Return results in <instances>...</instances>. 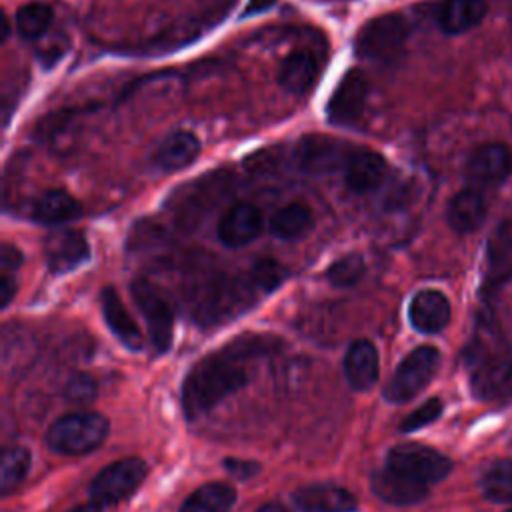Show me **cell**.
<instances>
[{
    "label": "cell",
    "instance_id": "obj_39",
    "mask_svg": "<svg viewBox=\"0 0 512 512\" xmlns=\"http://www.w3.org/2000/svg\"><path fill=\"white\" fill-rule=\"evenodd\" d=\"M70 512H100V504L98 502H88V504L72 508Z\"/></svg>",
    "mask_w": 512,
    "mask_h": 512
},
{
    "label": "cell",
    "instance_id": "obj_5",
    "mask_svg": "<svg viewBox=\"0 0 512 512\" xmlns=\"http://www.w3.org/2000/svg\"><path fill=\"white\" fill-rule=\"evenodd\" d=\"M350 154L352 152H348L346 146L332 136L306 134L296 142L292 150V162L296 170L310 176H320L344 168Z\"/></svg>",
    "mask_w": 512,
    "mask_h": 512
},
{
    "label": "cell",
    "instance_id": "obj_2",
    "mask_svg": "<svg viewBox=\"0 0 512 512\" xmlns=\"http://www.w3.org/2000/svg\"><path fill=\"white\" fill-rule=\"evenodd\" d=\"M108 434V420L96 412H74L58 418L46 432V444L60 454L78 456L96 450Z\"/></svg>",
    "mask_w": 512,
    "mask_h": 512
},
{
    "label": "cell",
    "instance_id": "obj_20",
    "mask_svg": "<svg viewBox=\"0 0 512 512\" xmlns=\"http://www.w3.org/2000/svg\"><path fill=\"white\" fill-rule=\"evenodd\" d=\"M200 154V140L190 130H176L154 152V166L164 172L182 170Z\"/></svg>",
    "mask_w": 512,
    "mask_h": 512
},
{
    "label": "cell",
    "instance_id": "obj_6",
    "mask_svg": "<svg viewBox=\"0 0 512 512\" xmlns=\"http://www.w3.org/2000/svg\"><path fill=\"white\" fill-rule=\"evenodd\" d=\"M388 466L418 482L434 484L450 474L452 460L422 444H400L388 452Z\"/></svg>",
    "mask_w": 512,
    "mask_h": 512
},
{
    "label": "cell",
    "instance_id": "obj_3",
    "mask_svg": "<svg viewBox=\"0 0 512 512\" xmlns=\"http://www.w3.org/2000/svg\"><path fill=\"white\" fill-rule=\"evenodd\" d=\"M408 34L410 22L402 14H380L358 30L354 50L364 60H390L404 48Z\"/></svg>",
    "mask_w": 512,
    "mask_h": 512
},
{
    "label": "cell",
    "instance_id": "obj_40",
    "mask_svg": "<svg viewBox=\"0 0 512 512\" xmlns=\"http://www.w3.org/2000/svg\"><path fill=\"white\" fill-rule=\"evenodd\" d=\"M258 512H288V510L276 502H270V504H264Z\"/></svg>",
    "mask_w": 512,
    "mask_h": 512
},
{
    "label": "cell",
    "instance_id": "obj_22",
    "mask_svg": "<svg viewBox=\"0 0 512 512\" xmlns=\"http://www.w3.org/2000/svg\"><path fill=\"white\" fill-rule=\"evenodd\" d=\"M344 374L354 390H368L378 380V352L372 342L356 340L344 358Z\"/></svg>",
    "mask_w": 512,
    "mask_h": 512
},
{
    "label": "cell",
    "instance_id": "obj_12",
    "mask_svg": "<svg viewBox=\"0 0 512 512\" xmlns=\"http://www.w3.org/2000/svg\"><path fill=\"white\" fill-rule=\"evenodd\" d=\"M510 172L512 152L502 142H486L478 146L466 162L468 180L482 186H496L502 180H506Z\"/></svg>",
    "mask_w": 512,
    "mask_h": 512
},
{
    "label": "cell",
    "instance_id": "obj_29",
    "mask_svg": "<svg viewBox=\"0 0 512 512\" xmlns=\"http://www.w3.org/2000/svg\"><path fill=\"white\" fill-rule=\"evenodd\" d=\"M52 20H54V8L46 2L24 4L14 16L16 30L26 40L40 38L50 28Z\"/></svg>",
    "mask_w": 512,
    "mask_h": 512
},
{
    "label": "cell",
    "instance_id": "obj_24",
    "mask_svg": "<svg viewBox=\"0 0 512 512\" xmlns=\"http://www.w3.org/2000/svg\"><path fill=\"white\" fill-rule=\"evenodd\" d=\"M318 78V62L306 50L290 52L278 70V82L284 90L294 94L308 92Z\"/></svg>",
    "mask_w": 512,
    "mask_h": 512
},
{
    "label": "cell",
    "instance_id": "obj_21",
    "mask_svg": "<svg viewBox=\"0 0 512 512\" xmlns=\"http://www.w3.org/2000/svg\"><path fill=\"white\" fill-rule=\"evenodd\" d=\"M486 0H444L436 10V24L444 34H462L482 22Z\"/></svg>",
    "mask_w": 512,
    "mask_h": 512
},
{
    "label": "cell",
    "instance_id": "obj_37",
    "mask_svg": "<svg viewBox=\"0 0 512 512\" xmlns=\"http://www.w3.org/2000/svg\"><path fill=\"white\" fill-rule=\"evenodd\" d=\"M16 294V284L10 278V274H2L0 278V296H2V306H8L12 296Z\"/></svg>",
    "mask_w": 512,
    "mask_h": 512
},
{
    "label": "cell",
    "instance_id": "obj_16",
    "mask_svg": "<svg viewBox=\"0 0 512 512\" xmlns=\"http://www.w3.org/2000/svg\"><path fill=\"white\" fill-rule=\"evenodd\" d=\"M410 324L422 334H436L450 322V302L440 290H420L408 306Z\"/></svg>",
    "mask_w": 512,
    "mask_h": 512
},
{
    "label": "cell",
    "instance_id": "obj_19",
    "mask_svg": "<svg viewBox=\"0 0 512 512\" xmlns=\"http://www.w3.org/2000/svg\"><path fill=\"white\" fill-rule=\"evenodd\" d=\"M100 310L102 316L108 324V328L116 334V338L130 350H140L142 348V332L134 318L128 314L124 302L120 300L118 292L112 286H106L100 292Z\"/></svg>",
    "mask_w": 512,
    "mask_h": 512
},
{
    "label": "cell",
    "instance_id": "obj_34",
    "mask_svg": "<svg viewBox=\"0 0 512 512\" xmlns=\"http://www.w3.org/2000/svg\"><path fill=\"white\" fill-rule=\"evenodd\" d=\"M66 396H68L72 402L86 404V402H90V400L96 396V382H94L88 374H74V376L68 380Z\"/></svg>",
    "mask_w": 512,
    "mask_h": 512
},
{
    "label": "cell",
    "instance_id": "obj_9",
    "mask_svg": "<svg viewBox=\"0 0 512 512\" xmlns=\"http://www.w3.org/2000/svg\"><path fill=\"white\" fill-rule=\"evenodd\" d=\"M132 296L142 316L146 318L148 334L156 352H166L174 336V312L170 304L160 296V292L152 284L144 280L132 284Z\"/></svg>",
    "mask_w": 512,
    "mask_h": 512
},
{
    "label": "cell",
    "instance_id": "obj_25",
    "mask_svg": "<svg viewBox=\"0 0 512 512\" xmlns=\"http://www.w3.org/2000/svg\"><path fill=\"white\" fill-rule=\"evenodd\" d=\"M82 214L80 202L64 190H48L38 196L32 216L42 224H64Z\"/></svg>",
    "mask_w": 512,
    "mask_h": 512
},
{
    "label": "cell",
    "instance_id": "obj_14",
    "mask_svg": "<svg viewBox=\"0 0 512 512\" xmlns=\"http://www.w3.org/2000/svg\"><path fill=\"white\" fill-rule=\"evenodd\" d=\"M46 266L52 274H66L88 260L90 248L86 236L78 230L56 232L46 240Z\"/></svg>",
    "mask_w": 512,
    "mask_h": 512
},
{
    "label": "cell",
    "instance_id": "obj_38",
    "mask_svg": "<svg viewBox=\"0 0 512 512\" xmlns=\"http://www.w3.org/2000/svg\"><path fill=\"white\" fill-rule=\"evenodd\" d=\"M276 0H248L244 16H252V14H260L264 10H268L270 6H274Z\"/></svg>",
    "mask_w": 512,
    "mask_h": 512
},
{
    "label": "cell",
    "instance_id": "obj_10",
    "mask_svg": "<svg viewBox=\"0 0 512 512\" xmlns=\"http://www.w3.org/2000/svg\"><path fill=\"white\" fill-rule=\"evenodd\" d=\"M512 280V220H502L486 242L482 294L492 296Z\"/></svg>",
    "mask_w": 512,
    "mask_h": 512
},
{
    "label": "cell",
    "instance_id": "obj_8",
    "mask_svg": "<svg viewBox=\"0 0 512 512\" xmlns=\"http://www.w3.org/2000/svg\"><path fill=\"white\" fill-rule=\"evenodd\" d=\"M146 476V466L138 458H126L118 460L104 470H100L92 484H90V494L94 502L102 504H116L124 498H128L144 480Z\"/></svg>",
    "mask_w": 512,
    "mask_h": 512
},
{
    "label": "cell",
    "instance_id": "obj_7",
    "mask_svg": "<svg viewBox=\"0 0 512 512\" xmlns=\"http://www.w3.org/2000/svg\"><path fill=\"white\" fill-rule=\"evenodd\" d=\"M472 390L482 400L512 396V354L486 350L470 364Z\"/></svg>",
    "mask_w": 512,
    "mask_h": 512
},
{
    "label": "cell",
    "instance_id": "obj_11",
    "mask_svg": "<svg viewBox=\"0 0 512 512\" xmlns=\"http://www.w3.org/2000/svg\"><path fill=\"white\" fill-rule=\"evenodd\" d=\"M368 96V82L360 70H348L336 84L326 104V116L336 126H348L358 120Z\"/></svg>",
    "mask_w": 512,
    "mask_h": 512
},
{
    "label": "cell",
    "instance_id": "obj_13",
    "mask_svg": "<svg viewBox=\"0 0 512 512\" xmlns=\"http://www.w3.org/2000/svg\"><path fill=\"white\" fill-rule=\"evenodd\" d=\"M264 216L252 204H234L218 222V238L228 248H240L260 236Z\"/></svg>",
    "mask_w": 512,
    "mask_h": 512
},
{
    "label": "cell",
    "instance_id": "obj_31",
    "mask_svg": "<svg viewBox=\"0 0 512 512\" xmlns=\"http://www.w3.org/2000/svg\"><path fill=\"white\" fill-rule=\"evenodd\" d=\"M364 272H366V264L362 254L348 252L330 264V268L326 270V278L336 288H350L360 282Z\"/></svg>",
    "mask_w": 512,
    "mask_h": 512
},
{
    "label": "cell",
    "instance_id": "obj_15",
    "mask_svg": "<svg viewBox=\"0 0 512 512\" xmlns=\"http://www.w3.org/2000/svg\"><path fill=\"white\" fill-rule=\"evenodd\" d=\"M372 490L380 500H384L388 504L408 506V504H416L426 498L428 484L418 482V480L386 466V468L374 472Z\"/></svg>",
    "mask_w": 512,
    "mask_h": 512
},
{
    "label": "cell",
    "instance_id": "obj_4",
    "mask_svg": "<svg viewBox=\"0 0 512 512\" xmlns=\"http://www.w3.org/2000/svg\"><path fill=\"white\" fill-rule=\"evenodd\" d=\"M440 364V352L434 346L414 348L396 368L394 376L384 388V396L390 402H408L420 390L426 388Z\"/></svg>",
    "mask_w": 512,
    "mask_h": 512
},
{
    "label": "cell",
    "instance_id": "obj_33",
    "mask_svg": "<svg viewBox=\"0 0 512 512\" xmlns=\"http://www.w3.org/2000/svg\"><path fill=\"white\" fill-rule=\"evenodd\" d=\"M442 414V400L440 398H430L426 400L420 408H416L412 414L406 416V420L400 424L402 432H414L418 428L428 426Z\"/></svg>",
    "mask_w": 512,
    "mask_h": 512
},
{
    "label": "cell",
    "instance_id": "obj_1",
    "mask_svg": "<svg viewBox=\"0 0 512 512\" xmlns=\"http://www.w3.org/2000/svg\"><path fill=\"white\" fill-rule=\"evenodd\" d=\"M272 342L262 336L238 338L230 346L196 362L182 386V408L188 418H198L226 396L240 390L246 380L244 360L272 350Z\"/></svg>",
    "mask_w": 512,
    "mask_h": 512
},
{
    "label": "cell",
    "instance_id": "obj_35",
    "mask_svg": "<svg viewBox=\"0 0 512 512\" xmlns=\"http://www.w3.org/2000/svg\"><path fill=\"white\" fill-rule=\"evenodd\" d=\"M222 464H224V468H226V470H228L232 476H236V478H240V480H246V478L254 476V474L260 470L258 462H252V460L226 458Z\"/></svg>",
    "mask_w": 512,
    "mask_h": 512
},
{
    "label": "cell",
    "instance_id": "obj_26",
    "mask_svg": "<svg viewBox=\"0 0 512 512\" xmlns=\"http://www.w3.org/2000/svg\"><path fill=\"white\" fill-rule=\"evenodd\" d=\"M314 224L312 210L306 204L292 202L278 208L270 218V232L280 240L302 238Z\"/></svg>",
    "mask_w": 512,
    "mask_h": 512
},
{
    "label": "cell",
    "instance_id": "obj_30",
    "mask_svg": "<svg viewBox=\"0 0 512 512\" xmlns=\"http://www.w3.org/2000/svg\"><path fill=\"white\" fill-rule=\"evenodd\" d=\"M30 468V454L26 448L12 446L2 452L0 462V492L8 496L28 474Z\"/></svg>",
    "mask_w": 512,
    "mask_h": 512
},
{
    "label": "cell",
    "instance_id": "obj_32",
    "mask_svg": "<svg viewBox=\"0 0 512 512\" xmlns=\"http://www.w3.org/2000/svg\"><path fill=\"white\" fill-rule=\"evenodd\" d=\"M284 268L276 262V260H270V258H262L258 262H254L252 266V284L256 288H260L262 292H270L274 290L282 280H284Z\"/></svg>",
    "mask_w": 512,
    "mask_h": 512
},
{
    "label": "cell",
    "instance_id": "obj_17",
    "mask_svg": "<svg viewBox=\"0 0 512 512\" xmlns=\"http://www.w3.org/2000/svg\"><path fill=\"white\" fill-rule=\"evenodd\" d=\"M386 176V160L374 150L352 152L344 166V184L354 194L376 190Z\"/></svg>",
    "mask_w": 512,
    "mask_h": 512
},
{
    "label": "cell",
    "instance_id": "obj_18",
    "mask_svg": "<svg viewBox=\"0 0 512 512\" xmlns=\"http://www.w3.org/2000/svg\"><path fill=\"white\" fill-rule=\"evenodd\" d=\"M292 500L302 512H352L356 496L334 484L304 486L292 494Z\"/></svg>",
    "mask_w": 512,
    "mask_h": 512
},
{
    "label": "cell",
    "instance_id": "obj_28",
    "mask_svg": "<svg viewBox=\"0 0 512 512\" xmlns=\"http://www.w3.org/2000/svg\"><path fill=\"white\" fill-rule=\"evenodd\" d=\"M480 488L484 498L492 502H512V460L502 458L488 464L480 476Z\"/></svg>",
    "mask_w": 512,
    "mask_h": 512
},
{
    "label": "cell",
    "instance_id": "obj_23",
    "mask_svg": "<svg viewBox=\"0 0 512 512\" xmlns=\"http://www.w3.org/2000/svg\"><path fill=\"white\" fill-rule=\"evenodd\" d=\"M486 216V200L474 188H464L452 196L446 208V220L458 234L476 230Z\"/></svg>",
    "mask_w": 512,
    "mask_h": 512
},
{
    "label": "cell",
    "instance_id": "obj_27",
    "mask_svg": "<svg viewBox=\"0 0 512 512\" xmlns=\"http://www.w3.org/2000/svg\"><path fill=\"white\" fill-rule=\"evenodd\" d=\"M236 500V492L232 486L224 482H210L194 490L180 512H228Z\"/></svg>",
    "mask_w": 512,
    "mask_h": 512
},
{
    "label": "cell",
    "instance_id": "obj_41",
    "mask_svg": "<svg viewBox=\"0 0 512 512\" xmlns=\"http://www.w3.org/2000/svg\"><path fill=\"white\" fill-rule=\"evenodd\" d=\"M508 512H512V508H510V510H508Z\"/></svg>",
    "mask_w": 512,
    "mask_h": 512
},
{
    "label": "cell",
    "instance_id": "obj_36",
    "mask_svg": "<svg viewBox=\"0 0 512 512\" xmlns=\"http://www.w3.org/2000/svg\"><path fill=\"white\" fill-rule=\"evenodd\" d=\"M22 264V254L16 246L12 244H4L2 246V252H0V266H2V272L8 274V272H14L18 266Z\"/></svg>",
    "mask_w": 512,
    "mask_h": 512
}]
</instances>
